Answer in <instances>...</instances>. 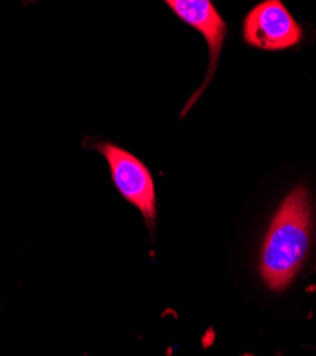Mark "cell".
I'll return each instance as SVG.
<instances>
[{"label":"cell","instance_id":"6da1fadb","mask_svg":"<svg viewBox=\"0 0 316 356\" xmlns=\"http://www.w3.org/2000/svg\"><path fill=\"white\" fill-rule=\"evenodd\" d=\"M309 238V197L298 187L282 201L263 244L260 270L269 289L283 291L294 281L306 258Z\"/></svg>","mask_w":316,"mask_h":356},{"label":"cell","instance_id":"7a4b0ae2","mask_svg":"<svg viewBox=\"0 0 316 356\" xmlns=\"http://www.w3.org/2000/svg\"><path fill=\"white\" fill-rule=\"evenodd\" d=\"M108 163L111 180L120 194L131 202L149 224L156 221L157 198L150 170L137 157L111 143L97 145Z\"/></svg>","mask_w":316,"mask_h":356},{"label":"cell","instance_id":"3957f363","mask_svg":"<svg viewBox=\"0 0 316 356\" xmlns=\"http://www.w3.org/2000/svg\"><path fill=\"white\" fill-rule=\"evenodd\" d=\"M244 39L263 50H283L301 42L302 29L282 2L267 0L247 15Z\"/></svg>","mask_w":316,"mask_h":356},{"label":"cell","instance_id":"277c9868","mask_svg":"<svg viewBox=\"0 0 316 356\" xmlns=\"http://www.w3.org/2000/svg\"><path fill=\"white\" fill-rule=\"evenodd\" d=\"M165 3L183 22L194 27L195 31L204 36L210 50V67L207 77L199 90L188 102L184 113L181 114L184 115L191 104H194L199 95L204 92V88L208 86L211 77L215 73L218 57L226 33V24L210 0H168Z\"/></svg>","mask_w":316,"mask_h":356}]
</instances>
